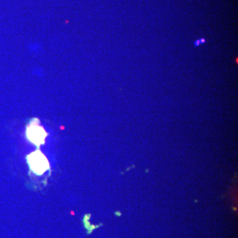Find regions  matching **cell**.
<instances>
[{"instance_id":"2","label":"cell","mask_w":238,"mask_h":238,"mask_svg":"<svg viewBox=\"0 0 238 238\" xmlns=\"http://www.w3.org/2000/svg\"><path fill=\"white\" fill-rule=\"evenodd\" d=\"M46 136L45 130L37 125H32L27 128V137L30 141L37 146L43 144Z\"/></svg>"},{"instance_id":"1","label":"cell","mask_w":238,"mask_h":238,"mask_svg":"<svg viewBox=\"0 0 238 238\" xmlns=\"http://www.w3.org/2000/svg\"><path fill=\"white\" fill-rule=\"evenodd\" d=\"M27 158L30 169L38 175L42 174L49 168L48 160L40 151L33 152Z\"/></svg>"},{"instance_id":"3","label":"cell","mask_w":238,"mask_h":238,"mask_svg":"<svg viewBox=\"0 0 238 238\" xmlns=\"http://www.w3.org/2000/svg\"><path fill=\"white\" fill-rule=\"evenodd\" d=\"M204 42H205V40H204V38H202V39H200V40H196V42H195V45L196 46H198V45H200V44L204 43Z\"/></svg>"}]
</instances>
